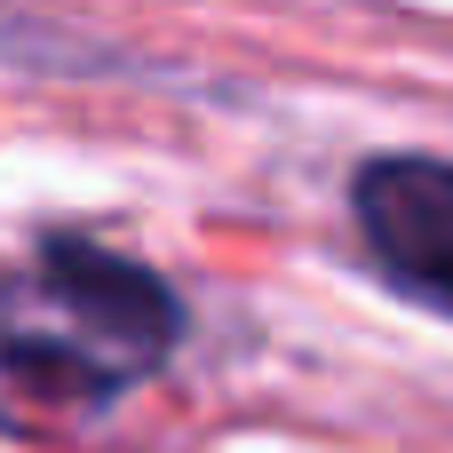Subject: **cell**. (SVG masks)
<instances>
[{"instance_id":"1","label":"cell","mask_w":453,"mask_h":453,"mask_svg":"<svg viewBox=\"0 0 453 453\" xmlns=\"http://www.w3.org/2000/svg\"><path fill=\"white\" fill-rule=\"evenodd\" d=\"M183 334L175 295L96 247L48 239L24 271H0V430H64L167 366Z\"/></svg>"},{"instance_id":"2","label":"cell","mask_w":453,"mask_h":453,"mask_svg":"<svg viewBox=\"0 0 453 453\" xmlns=\"http://www.w3.org/2000/svg\"><path fill=\"white\" fill-rule=\"evenodd\" d=\"M358 231L406 295L453 311V159H374L358 175Z\"/></svg>"},{"instance_id":"3","label":"cell","mask_w":453,"mask_h":453,"mask_svg":"<svg viewBox=\"0 0 453 453\" xmlns=\"http://www.w3.org/2000/svg\"><path fill=\"white\" fill-rule=\"evenodd\" d=\"M40 48H64V40H56V32H40L32 16L0 8V56H40Z\"/></svg>"}]
</instances>
